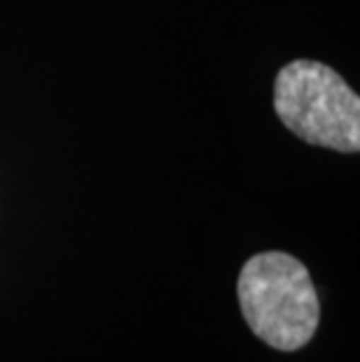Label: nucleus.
Listing matches in <instances>:
<instances>
[{"mask_svg":"<svg viewBox=\"0 0 360 362\" xmlns=\"http://www.w3.org/2000/svg\"><path fill=\"white\" fill-rule=\"evenodd\" d=\"M274 110L304 143L344 155L360 150V98L330 66L309 59L283 66L274 82Z\"/></svg>","mask_w":360,"mask_h":362,"instance_id":"f03ea898","label":"nucleus"},{"mask_svg":"<svg viewBox=\"0 0 360 362\" xmlns=\"http://www.w3.org/2000/svg\"><path fill=\"white\" fill-rule=\"evenodd\" d=\"M241 313L250 332L274 351L295 353L311 341L320 304L309 269L281 250L252 255L236 281Z\"/></svg>","mask_w":360,"mask_h":362,"instance_id":"f257e3e1","label":"nucleus"}]
</instances>
